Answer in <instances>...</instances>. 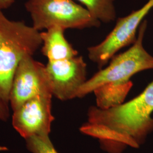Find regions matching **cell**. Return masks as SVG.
Masks as SVG:
<instances>
[{
  "label": "cell",
  "mask_w": 153,
  "mask_h": 153,
  "mask_svg": "<svg viewBox=\"0 0 153 153\" xmlns=\"http://www.w3.org/2000/svg\"><path fill=\"white\" fill-rule=\"evenodd\" d=\"M153 81L128 102L108 109L92 106L88 121L79 130L97 138L111 153H121L126 146L138 148L153 131Z\"/></svg>",
  "instance_id": "obj_1"
},
{
  "label": "cell",
  "mask_w": 153,
  "mask_h": 153,
  "mask_svg": "<svg viewBox=\"0 0 153 153\" xmlns=\"http://www.w3.org/2000/svg\"><path fill=\"white\" fill-rule=\"evenodd\" d=\"M42 44L39 31L22 21L9 19L0 10V99L9 103L11 85L20 61Z\"/></svg>",
  "instance_id": "obj_2"
},
{
  "label": "cell",
  "mask_w": 153,
  "mask_h": 153,
  "mask_svg": "<svg viewBox=\"0 0 153 153\" xmlns=\"http://www.w3.org/2000/svg\"><path fill=\"white\" fill-rule=\"evenodd\" d=\"M146 28L147 21H144L138 28L137 39L131 47L120 55L114 56L108 66L87 79L80 88L77 98H83L103 85H133L130 80L131 76L138 72L153 69V56L148 53L143 45Z\"/></svg>",
  "instance_id": "obj_3"
},
{
  "label": "cell",
  "mask_w": 153,
  "mask_h": 153,
  "mask_svg": "<svg viewBox=\"0 0 153 153\" xmlns=\"http://www.w3.org/2000/svg\"><path fill=\"white\" fill-rule=\"evenodd\" d=\"M25 7L33 27L39 31L54 26L81 30L100 25L85 7L73 0H28Z\"/></svg>",
  "instance_id": "obj_4"
},
{
  "label": "cell",
  "mask_w": 153,
  "mask_h": 153,
  "mask_svg": "<svg viewBox=\"0 0 153 153\" xmlns=\"http://www.w3.org/2000/svg\"><path fill=\"white\" fill-rule=\"evenodd\" d=\"M153 8V0L137 10L117 19L116 26L101 43L88 48V56L90 60L102 68L111 59L115 53L130 44L136 39L137 30L144 18Z\"/></svg>",
  "instance_id": "obj_5"
},
{
  "label": "cell",
  "mask_w": 153,
  "mask_h": 153,
  "mask_svg": "<svg viewBox=\"0 0 153 153\" xmlns=\"http://www.w3.org/2000/svg\"><path fill=\"white\" fill-rule=\"evenodd\" d=\"M46 94L52 93L45 65L35 60L33 56H25L18 64L12 82L9 98L11 108L15 111L28 100Z\"/></svg>",
  "instance_id": "obj_6"
},
{
  "label": "cell",
  "mask_w": 153,
  "mask_h": 153,
  "mask_svg": "<svg viewBox=\"0 0 153 153\" xmlns=\"http://www.w3.org/2000/svg\"><path fill=\"white\" fill-rule=\"evenodd\" d=\"M87 65L82 56L57 61H48L45 71L53 96L62 101L77 98L86 81Z\"/></svg>",
  "instance_id": "obj_7"
},
{
  "label": "cell",
  "mask_w": 153,
  "mask_h": 153,
  "mask_svg": "<svg viewBox=\"0 0 153 153\" xmlns=\"http://www.w3.org/2000/svg\"><path fill=\"white\" fill-rule=\"evenodd\" d=\"M52 94L36 96L13 111L12 124L25 139L49 135L55 118L52 114Z\"/></svg>",
  "instance_id": "obj_8"
},
{
  "label": "cell",
  "mask_w": 153,
  "mask_h": 153,
  "mask_svg": "<svg viewBox=\"0 0 153 153\" xmlns=\"http://www.w3.org/2000/svg\"><path fill=\"white\" fill-rule=\"evenodd\" d=\"M65 30L59 26H54L40 33L42 52L48 61L65 60L78 55V52L66 39Z\"/></svg>",
  "instance_id": "obj_9"
},
{
  "label": "cell",
  "mask_w": 153,
  "mask_h": 153,
  "mask_svg": "<svg viewBox=\"0 0 153 153\" xmlns=\"http://www.w3.org/2000/svg\"><path fill=\"white\" fill-rule=\"evenodd\" d=\"M92 16L100 22L110 23L116 17L115 0H77Z\"/></svg>",
  "instance_id": "obj_10"
},
{
  "label": "cell",
  "mask_w": 153,
  "mask_h": 153,
  "mask_svg": "<svg viewBox=\"0 0 153 153\" xmlns=\"http://www.w3.org/2000/svg\"><path fill=\"white\" fill-rule=\"evenodd\" d=\"M25 140L28 150L32 153H59L51 142L49 135L35 136Z\"/></svg>",
  "instance_id": "obj_11"
},
{
  "label": "cell",
  "mask_w": 153,
  "mask_h": 153,
  "mask_svg": "<svg viewBox=\"0 0 153 153\" xmlns=\"http://www.w3.org/2000/svg\"><path fill=\"white\" fill-rule=\"evenodd\" d=\"M8 104L0 99V120H7L10 116Z\"/></svg>",
  "instance_id": "obj_12"
},
{
  "label": "cell",
  "mask_w": 153,
  "mask_h": 153,
  "mask_svg": "<svg viewBox=\"0 0 153 153\" xmlns=\"http://www.w3.org/2000/svg\"><path fill=\"white\" fill-rule=\"evenodd\" d=\"M15 2V0H0V10L9 8Z\"/></svg>",
  "instance_id": "obj_13"
},
{
  "label": "cell",
  "mask_w": 153,
  "mask_h": 153,
  "mask_svg": "<svg viewBox=\"0 0 153 153\" xmlns=\"http://www.w3.org/2000/svg\"><path fill=\"white\" fill-rule=\"evenodd\" d=\"M8 149L5 147V146H0V152H2V151H5V150H7Z\"/></svg>",
  "instance_id": "obj_14"
},
{
  "label": "cell",
  "mask_w": 153,
  "mask_h": 153,
  "mask_svg": "<svg viewBox=\"0 0 153 153\" xmlns=\"http://www.w3.org/2000/svg\"></svg>",
  "instance_id": "obj_15"
}]
</instances>
